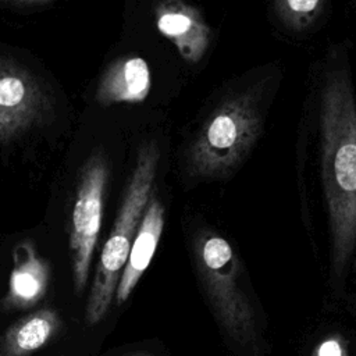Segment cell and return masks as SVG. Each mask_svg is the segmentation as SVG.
<instances>
[{
  "instance_id": "8fae6325",
  "label": "cell",
  "mask_w": 356,
  "mask_h": 356,
  "mask_svg": "<svg viewBox=\"0 0 356 356\" xmlns=\"http://www.w3.org/2000/svg\"><path fill=\"white\" fill-rule=\"evenodd\" d=\"M56 309H39L11 324L0 338V356H31L46 346L60 331Z\"/></svg>"
},
{
  "instance_id": "52a82bcc",
  "label": "cell",
  "mask_w": 356,
  "mask_h": 356,
  "mask_svg": "<svg viewBox=\"0 0 356 356\" xmlns=\"http://www.w3.org/2000/svg\"><path fill=\"white\" fill-rule=\"evenodd\" d=\"M156 26L188 64H197L207 53L211 29L200 11L185 0H161L156 6Z\"/></svg>"
},
{
  "instance_id": "8992f818",
  "label": "cell",
  "mask_w": 356,
  "mask_h": 356,
  "mask_svg": "<svg viewBox=\"0 0 356 356\" xmlns=\"http://www.w3.org/2000/svg\"><path fill=\"white\" fill-rule=\"evenodd\" d=\"M50 108L38 79L21 65L0 61V142L7 143L42 122Z\"/></svg>"
},
{
  "instance_id": "30bf717a",
  "label": "cell",
  "mask_w": 356,
  "mask_h": 356,
  "mask_svg": "<svg viewBox=\"0 0 356 356\" xmlns=\"http://www.w3.org/2000/svg\"><path fill=\"white\" fill-rule=\"evenodd\" d=\"M152 86L147 63L136 56L114 61L102 75L95 99L102 106L143 102Z\"/></svg>"
},
{
  "instance_id": "4fadbf2b",
  "label": "cell",
  "mask_w": 356,
  "mask_h": 356,
  "mask_svg": "<svg viewBox=\"0 0 356 356\" xmlns=\"http://www.w3.org/2000/svg\"><path fill=\"white\" fill-rule=\"evenodd\" d=\"M310 356H349V352L342 335L332 334L321 339L313 348Z\"/></svg>"
},
{
  "instance_id": "277c9868",
  "label": "cell",
  "mask_w": 356,
  "mask_h": 356,
  "mask_svg": "<svg viewBox=\"0 0 356 356\" xmlns=\"http://www.w3.org/2000/svg\"><path fill=\"white\" fill-rule=\"evenodd\" d=\"M195 264L211 310L236 342H253L256 318L241 284V267L231 243L218 234L202 232L193 242Z\"/></svg>"
},
{
  "instance_id": "7a4b0ae2",
  "label": "cell",
  "mask_w": 356,
  "mask_h": 356,
  "mask_svg": "<svg viewBox=\"0 0 356 356\" xmlns=\"http://www.w3.org/2000/svg\"><path fill=\"white\" fill-rule=\"evenodd\" d=\"M159 160L160 150L154 142H146L138 150L124 199L113 229L102 248L89 288L85 306V320L89 325L100 323L114 302L117 284L127 263L134 236L153 195Z\"/></svg>"
},
{
  "instance_id": "2e32d148",
  "label": "cell",
  "mask_w": 356,
  "mask_h": 356,
  "mask_svg": "<svg viewBox=\"0 0 356 356\" xmlns=\"http://www.w3.org/2000/svg\"><path fill=\"white\" fill-rule=\"evenodd\" d=\"M352 1H353V4H355V6H356V0H352Z\"/></svg>"
},
{
  "instance_id": "3957f363",
  "label": "cell",
  "mask_w": 356,
  "mask_h": 356,
  "mask_svg": "<svg viewBox=\"0 0 356 356\" xmlns=\"http://www.w3.org/2000/svg\"><path fill=\"white\" fill-rule=\"evenodd\" d=\"M261 132V114L252 93L225 99L191 140L185 167L192 178H222L248 156Z\"/></svg>"
},
{
  "instance_id": "6da1fadb",
  "label": "cell",
  "mask_w": 356,
  "mask_h": 356,
  "mask_svg": "<svg viewBox=\"0 0 356 356\" xmlns=\"http://www.w3.org/2000/svg\"><path fill=\"white\" fill-rule=\"evenodd\" d=\"M317 106L331 263L341 275L356 248V97L346 67L325 71Z\"/></svg>"
},
{
  "instance_id": "ba28073f",
  "label": "cell",
  "mask_w": 356,
  "mask_h": 356,
  "mask_svg": "<svg viewBox=\"0 0 356 356\" xmlns=\"http://www.w3.org/2000/svg\"><path fill=\"white\" fill-rule=\"evenodd\" d=\"M163 228L164 206L159 197L152 195L138 225L127 263L117 284L114 302L118 306L128 300L143 273L147 270L159 246Z\"/></svg>"
},
{
  "instance_id": "5b68a950",
  "label": "cell",
  "mask_w": 356,
  "mask_h": 356,
  "mask_svg": "<svg viewBox=\"0 0 356 356\" xmlns=\"http://www.w3.org/2000/svg\"><path fill=\"white\" fill-rule=\"evenodd\" d=\"M108 164L103 153H93L83 164L76 185L70 224V252L74 289L83 292L102 228Z\"/></svg>"
},
{
  "instance_id": "9a60e30c",
  "label": "cell",
  "mask_w": 356,
  "mask_h": 356,
  "mask_svg": "<svg viewBox=\"0 0 356 356\" xmlns=\"http://www.w3.org/2000/svg\"><path fill=\"white\" fill-rule=\"evenodd\" d=\"M125 356H153V355H150V353H147V352L138 350V352H131V353H128V355H125Z\"/></svg>"
},
{
  "instance_id": "7c38bea8",
  "label": "cell",
  "mask_w": 356,
  "mask_h": 356,
  "mask_svg": "<svg viewBox=\"0 0 356 356\" xmlns=\"http://www.w3.org/2000/svg\"><path fill=\"white\" fill-rule=\"evenodd\" d=\"M327 0H273L278 21L288 29L302 32L323 14Z\"/></svg>"
},
{
  "instance_id": "5bb4252c",
  "label": "cell",
  "mask_w": 356,
  "mask_h": 356,
  "mask_svg": "<svg viewBox=\"0 0 356 356\" xmlns=\"http://www.w3.org/2000/svg\"><path fill=\"white\" fill-rule=\"evenodd\" d=\"M6 1H13V3H19V4H40V3H46L49 0H6Z\"/></svg>"
},
{
  "instance_id": "9c48e42d",
  "label": "cell",
  "mask_w": 356,
  "mask_h": 356,
  "mask_svg": "<svg viewBox=\"0 0 356 356\" xmlns=\"http://www.w3.org/2000/svg\"><path fill=\"white\" fill-rule=\"evenodd\" d=\"M50 280L49 263L31 242H21L14 250V267L0 306L4 312L26 310L46 295Z\"/></svg>"
}]
</instances>
